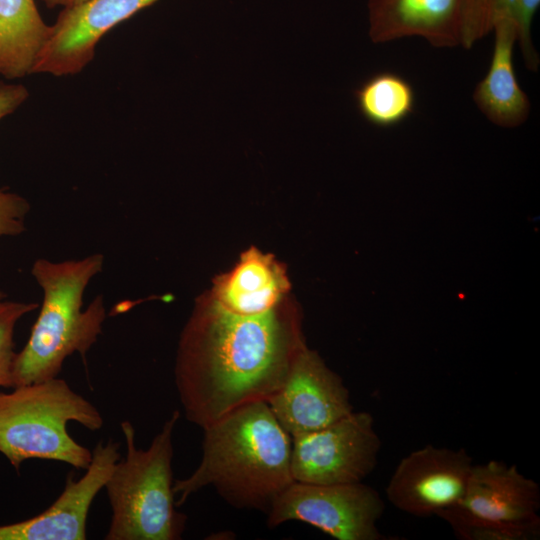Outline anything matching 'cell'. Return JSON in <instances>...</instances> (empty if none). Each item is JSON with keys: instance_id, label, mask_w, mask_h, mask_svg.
<instances>
[{"instance_id": "8992f818", "label": "cell", "mask_w": 540, "mask_h": 540, "mask_svg": "<svg viewBox=\"0 0 540 540\" xmlns=\"http://www.w3.org/2000/svg\"><path fill=\"white\" fill-rule=\"evenodd\" d=\"M385 504L363 482L309 484L294 481L273 502L267 524L307 523L337 540H385L377 526Z\"/></svg>"}, {"instance_id": "d6986e66", "label": "cell", "mask_w": 540, "mask_h": 540, "mask_svg": "<svg viewBox=\"0 0 540 540\" xmlns=\"http://www.w3.org/2000/svg\"><path fill=\"white\" fill-rule=\"evenodd\" d=\"M457 538L463 540H531L540 535L539 525H508L476 518L458 504L440 511Z\"/></svg>"}, {"instance_id": "ffe728a7", "label": "cell", "mask_w": 540, "mask_h": 540, "mask_svg": "<svg viewBox=\"0 0 540 540\" xmlns=\"http://www.w3.org/2000/svg\"><path fill=\"white\" fill-rule=\"evenodd\" d=\"M38 308L34 302L0 300V387L11 388L15 357L14 332L19 320Z\"/></svg>"}, {"instance_id": "277c9868", "label": "cell", "mask_w": 540, "mask_h": 540, "mask_svg": "<svg viewBox=\"0 0 540 540\" xmlns=\"http://www.w3.org/2000/svg\"><path fill=\"white\" fill-rule=\"evenodd\" d=\"M180 413L173 411L148 449H138L135 429L120 427L126 456L114 465L104 488L112 510L106 540H178L186 516L176 510L173 492V432Z\"/></svg>"}, {"instance_id": "5b68a950", "label": "cell", "mask_w": 540, "mask_h": 540, "mask_svg": "<svg viewBox=\"0 0 540 540\" xmlns=\"http://www.w3.org/2000/svg\"><path fill=\"white\" fill-rule=\"evenodd\" d=\"M70 421L90 431L103 427L95 405L59 377L0 392V454L19 471L29 459L53 460L87 469L92 451L67 430Z\"/></svg>"}, {"instance_id": "9c48e42d", "label": "cell", "mask_w": 540, "mask_h": 540, "mask_svg": "<svg viewBox=\"0 0 540 540\" xmlns=\"http://www.w3.org/2000/svg\"><path fill=\"white\" fill-rule=\"evenodd\" d=\"M266 402L291 437L328 426L353 411L341 377L306 347L296 356L282 386Z\"/></svg>"}, {"instance_id": "30bf717a", "label": "cell", "mask_w": 540, "mask_h": 540, "mask_svg": "<svg viewBox=\"0 0 540 540\" xmlns=\"http://www.w3.org/2000/svg\"><path fill=\"white\" fill-rule=\"evenodd\" d=\"M157 0H86L63 8L50 31L32 74L80 73L94 58L99 40L119 23Z\"/></svg>"}, {"instance_id": "ba28073f", "label": "cell", "mask_w": 540, "mask_h": 540, "mask_svg": "<svg viewBox=\"0 0 540 540\" xmlns=\"http://www.w3.org/2000/svg\"><path fill=\"white\" fill-rule=\"evenodd\" d=\"M472 467V457L462 448L424 446L400 460L387 485V499L413 516L437 515L461 502Z\"/></svg>"}, {"instance_id": "6da1fadb", "label": "cell", "mask_w": 540, "mask_h": 540, "mask_svg": "<svg viewBox=\"0 0 540 540\" xmlns=\"http://www.w3.org/2000/svg\"><path fill=\"white\" fill-rule=\"evenodd\" d=\"M305 348L277 308L241 315L215 303L182 336L175 385L187 420L202 429L232 410L267 401Z\"/></svg>"}, {"instance_id": "603a6c76", "label": "cell", "mask_w": 540, "mask_h": 540, "mask_svg": "<svg viewBox=\"0 0 540 540\" xmlns=\"http://www.w3.org/2000/svg\"><path fill=\"white\" fill-rule=\"evenodd\" d=\"M48 7H57L61 6L62 8L70 7L79 3H82L86 0H41Z\"/></svg>"}, {"instance_id": "9a60e30c", "label": "cell", "mask_w": 540, "mask_h": 540, "mask_svg": "<svg viewBox=\"0 0 540 540\" xmlns=\"http://www.w3.org/2000/svg\"><path fill=\"white\" fill-rule=\"evenodd\" d=\"M288 288L285 271L273 257L251 248L217 281L213 303L236 314L254 315L276 308Z\"/></svg>"}, {"instance_id": "44dd1931", "label": "cell", "mask_w": 540, "mask_h": 540, "mask_svg": "<svg viewBox=\"0 0 540 540\" xmlns=\"http://www.w3.org/2000/svg\"><path fill=\"white\" fill-rule=\"evenodd\" d=\"M30 206L17 193L0 189V238L16 236L25 230Z\"/></svg>"}, {"instance_id": "7402d4cb", "label": "cell", "mask_w": 540, "mask_h": 540, "mask_svg": "<svg viewBox=\"0 0 540 540\" xmlns=\"http://www.w3.org/2000/svg\"><path fill=\"white\" fill-rule=\"evenodd\" d=\"M28 97L25 86L0 80V120L15 112Z\"/></svg>"}, {"instance_id": "7a4b0ae2", "label": "cell", "mask_w": 540, "mask_h": 540, "mask_svg": "<svg viewBox=\"0 0 540 540\" xmlns=\"http://www.w3.org/2000/svg\"><path fill=\"white\" fill-rule=\"evenodd\" d=\"M203 431L199 466L189 477L174 481L176 506L212 485L229 504L267 513L294 482L292 438L266 401L236 408Z\"/></svg>"}, {"instance_id": "ac0fdd59", "label": "cell", "mask_w": 540, "mask_h": 540, "mask_svg": "<svg viewBox=\"0 0 540 540\" xmlns=\"http://www.w3.org/2000/svg\"><path fill=\"white\" fill-rule=\"evenodd\" d=\"M361 116L380 128L404 122L415 109L412 84L403 76L383 71L370 76L354 92Z\"/></svg>"}, {"instance_id": "2e32d148", "label": "cell", "mask_w": 540, "mask_h": 540, "mask_svg": "<svg viewBox=\"0 0 540 540\" xmlns=\"http://www.w3.org/2000/svg\"><path fill=\"white\" fill-rule=\"evenodd\" d=\"M49 31L34 0H0V76L31 75Z\"/></svg>"}, {"instance_id": "5bb4252c", "label": "cell", "mask_w": 540, "mask_h": 540, "mask_svg": "<svg viewBox=\"0 0 540 540\" xmlns=\"http://www.w3.org/2000/svg\"><path fill=\"white\" fill-rule=\"evenodd\" d=\"M493 30L495 39L490 66L476 85L473 100L493 124L513 128L522 125L530 113V101L518 83L513 62L517 27L511 20H502Z\"/></svg>"}, {"instance_id": "cb8c5ba5", "label": "cell", "mask_w": 540, "mask_h": 540, "mask_svg": "<svg viewBox=\"0 0 540 540\" xmlns=\"http://www.w3.org/2000/svg\"><path fill=\"white\" fill-rule=\"evenodd\" d=\"M6 298V295L4 294V292L2 290H0V300Z\"/></svg>"}, {"instance_id": "e0dca14e", "label": "cell", "mask_w": 540, "mask_h": 540, "mask_svg": "<svg viewBox=\"0 0 540 540\" xmlns=\"http://www.w3.org/2000/svg\"><path fill=\"white\" fill-rule=\"evenodd\" d=\"M540 0H459L460 45L470 49L502 20L517 27V41L527 69L537 71L539 56L531 40V25Z\"/></svg>"}, {"instance_id": "4fadbf2b", "label": "cell", "mask_w": 540, "mask_h": 540, "mask_svg": "<svg viewBox=\"0 0 540 540\" xmlns=\"http://www.w3.org/2000/svg\"><path fill=\"white\" fill-rule=\"evenodd\" d=\"M367 7L374 43L418 36L438 48L460 45L459 0H368Z\"/></svg>"}, {"instance_id": "52a82bcc", "label": "cell", "mask_w": 540, "mask_h": 540, "mask_svg": "<svg viewBox=\"0 0 540 540\" xmlns=\"http://www.w3.org/2000/svg\"><path fill=\"white\" fill-rule=\"evenodd\" d=\"M292 438L293 480L309 484L362 482L376 467L381 441L370 413L354 412Z\"/></svg>"}, {"instance_id": "3957f363", "label": "cell", "mask_w": 540, "mask_h": 540, "mask_svg": "<svg viewBox=\"0 0 540 540\" xmlns=\"http://www.w3.org/2000/svg\"><path fill=\"white\" fill-rule=\"evenodd\" d=\"M103 264L99 253L79 260L41 258L33 263L31 273L43 300L30 336L16 354L11 388L58 377L66 358L75 352L86 359L102 333L106 311L101 295L83 310V295Z\"/></svg>"}, {"instance_id": "8fae6325", "label": "cell", "mask_w": 540, "mask_h": 540, "mask_svg": "<svg viewBox=\"0 0 540 540\" xmlns=\"http://www.w3.org/2000/svg\"><path fill=\"white\" fill-rule=\"evenodd\" d=\"M119 459V442L99 441L85 474L77 480L68 475L61 494L43 512L0 525V540H85L90 507Z\"/></svg>"}, {"instance_id": "7c38bea8", "label": "cell", "mask_w": 540, "mask_h": 540, "mask_svg": "<svg viewBox=\"0 0 540 540\" xmlns=\"http://www.w3.org/2000/svg\"><path fill=\"white\" fill-rule=\"evenodd\" d=\"M472 516L508 525H539V485L516 465L490 460L473 464L458 504Z\"/></svg>"}]
</instances>
